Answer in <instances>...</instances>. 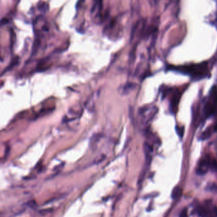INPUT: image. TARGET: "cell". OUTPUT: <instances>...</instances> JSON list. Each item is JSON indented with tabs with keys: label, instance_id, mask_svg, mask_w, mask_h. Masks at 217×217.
Listing matches in <instances>:
<instances>
[{
	"label": "cell",
	"instance_id": "cell-8",
	"mask_svg": "<svg viewBox=\"0 0 217 217\" xmlns=\"http://www.w3.org/2000/svg\"><path fill=\"white\" fill-rule=\"evenodd\" d=\"M213 131H214L213 127L208 128L205 131L203 132L202 134H201V139L202 140H205L208 139L211 136V134H212Z\"/></svg>",
	"mask_w": 217,
	"mask_h": 217
},
{
	"label": "cell",
	"instance_id": "cell-13",
	"mask_svg": "<svg viewBox=\"0 0 217 217\" xmlns=\"http://www.w3.org/2000/svg\"><path fill=\"white\" fill-rule=\"evenodd\" d=\"M179 217H188V216L187 209H186V208L183 209V210L181 211Z\"/></svg>",
	"mask_w": 217,
	"mask_h": 217
},
{
	"label": "cell",
	"instance_id": "cell-4",
	"mask_svg": "<svg viewBox=\"0 0 217 217\" xmlns=\"http://www.w3.org/2000/svg\"><path fill=\"white\" fill-rule=\"evenodd\" d=\"M158 112L155 106H148L140 108L138 110V118L140 124L146 126L150 122Z\"/></svg>",
	"mask_w": 217,
	"mask_h": 217
},
{
	"label": "cell",
	"instance_id": "cell-3",
	"mask_svg": "<svg viewBox=\"0 0 217 217\" xmlns=\"http://www.w3.org/2000/svg\"><path fill=\"white\" fill-rule=\"evenodd\" d=\"M168 96H170V111L172 113H176L181 98V92L177 88H166L163 91L162 97H167Z\"/></svg>",
	"mask_w": 217,
	"mask_h": 217
},
{
	"label": "cell",
	"instance_id": "cell-2",
	"mask_svg": "<svg viewBox=\"0 0 217 217\" xmlns=\"http://www.w3.org/2000/svg\"><path fill=\"white\" fill-rule=\"evenodd\" d=\"M217 113V86L214 85L210 90L209 95L206 97L202 109L203 117L205 119L213 116Z\"/></svg>",
	"mask_w": 217,
	"mask_h": 217
},
{
	"label": "cell",
	"instance_id": "cell-6",
	"mask_svg": "<svg viewBox=\"0 0 217 217\" xmlns=\"http://www.w3.org/2000/svg\"><path fill=\"white\" fill-rule=\"evenodd\" d=\"M210 209L208 207L200 206L197 210V213L198 215L201 217H208Z\"/></svg>",
	"mask_w": 217,
	"mask_h": 217
},
{
	"label": "cell",
	"instance_id": "cell-12",
	"mask_svg": "<svg viewBox=\"0 0 217 217\" xmlns=\"http://www.w3.org/2000/svg\"><path fill=\"white\" fill-rule=\"evenodd\" d=\"M208 189L210 191H217V185L215 183H211L210 185H208Z\"/></svg>",
	"mask_w": 217,
	"mask_h": 217
},
{
	"label": "cell",
	"instance_id": "cell-7",
	"mask_svg": "<svg viewBox=\"0 0 217 217\" xmlns=\"http://www.w3.org/2000/svg\"><path fill=\"white\" fill-rule=\"evenodd\" d=\"M182 195V188L177 186L174 188L171 193V197L173 199H178Z\"/></svg>",
	"mask_w": 217,
	"mask_h": 217
},
{
	"label": "cell",
	"instance_id": "cell-11",
	"mask_svg": "<svg viewBox=\"0 0 217 217\" xmlns=\"http://www.w3.org/2000/svg\"><path fill=\"white\" fill-rule=\"evenodd\" d=\"M176 131L180 137H181V138L183 137V135L184 134V131H185V129L183 127L177 126L176 127Z\"/></svg>",
	"mask_w": 217,
	"mask_h": 217
},
{
	"label": "cell",
	"instance_id": "cell-9",
	"mask_svg": "<svg viewBox=\"0 0 217 217\" xmlns=\"http://www.w3.org/2000/svg\"><path fill=\"white\" fill-rule=\"evenodd\" d=\"M209 168L212 169L213 171H217V161L215 159H210Z\"/></svg>",
	"mask_w": 217,
	"mask_h": 217
},
{
	"label": "cell",
	"instance_id": "cell-10",
	"mask_svg": "<svg viewBox=\"0 0 217 217\" xmlns=\"http://www.w3.org/2000/svg\"><path fill=\"white\" fill-rule=\"evenodd\" d=\"M208 217H217V208L213 207L210 209Z\"/></svg>",
	"mask_w": 217,
	"mask_h": 217
},
{
	"label": "cell",
	"instance_id": "cell-5",
	"mask_svg": "<svg viewBox=\"0 0 217 217\" xmlns=\"http://www.w3.org/2000/svg\"><path fill=\"white\" fill-rule=\"evenodd\" d=\"M210 159H205L201 160L199 167L197 169V173L200 175L205 174L208 171V168H209Z\"/></svg>",
	"mask_w": 217,
	"mask_h": 217
},
{
	"label": "cell",
	"instance_id": "cell-1",
	"mask_svg": "<svg viewBox=\"0 0 217 217\" xmlns=\"http://www.w3.org/2000/svg\"><path fill=\"white\" fill-rule=\"evenodd\" d=\"M169 69L187 75L196 80L205 78L210 75V71L206 62L180 66H169Z\"/></svg>",
	"mask_w": 217,
	"mask_h": 217
}]
</instances>
